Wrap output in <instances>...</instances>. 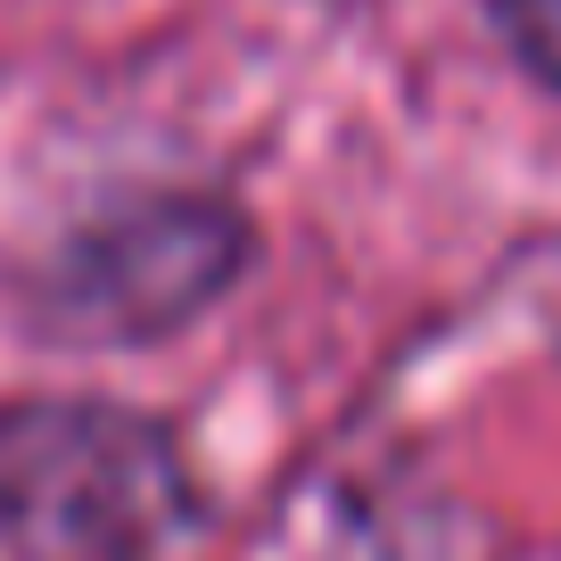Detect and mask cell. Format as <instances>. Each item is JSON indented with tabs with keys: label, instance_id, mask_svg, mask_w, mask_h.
<instances>
[{
	"label": "cell",
	"instance_id": "obj_1",
	"mask_svg": "<svg viewBox=\"0 0 561 561\" xmlns=\"http://www.w3.org/2000/svg\"><path fill=\"white\" fill-rule=\"evenodd\" d=\"M495 9H504L512 50H520L528 67H537L545 83L561 91V0H495Z\"/></svg>",
	"mask_w": 561,
	"mask_h": 561
}]
</instances>
